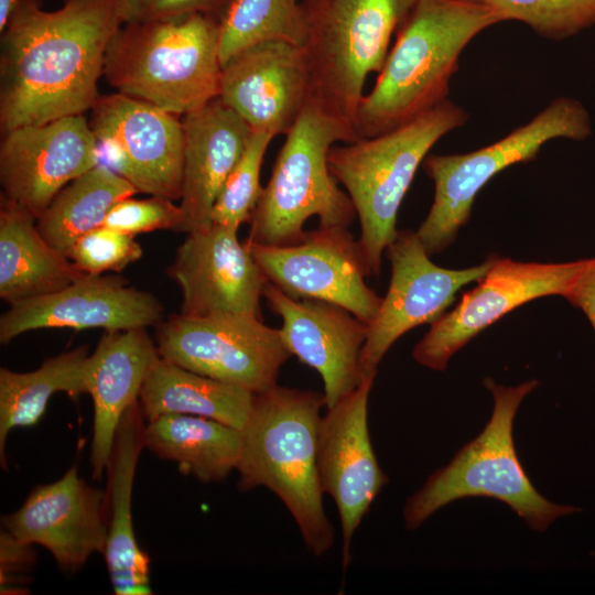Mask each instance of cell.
Returning a JSON list of instances; mask_svg holds the SVG:
<instances>
[{
  "label": "cell",
  "instance_id": "cell-36",
  "mask_svg": "<svg viewBox=\"0 0 595 595\" xmlns=\"http://www.w3.org/2000/svg\"><path fill=\"white\" fill-rule=\"evenodd\" d=\"M36 564L34 544L0 531V591L1 594H25L30 573Z\"/></svg>",
  "mask_w": 595,
  "mask_h": 595
},
{
  "label": "cell",
  "instance_id": "cell-11",
  "mask_svg": "<svg viewBox=\"0 0 595 595\" xmlns=\"http://www.w3.org/2000/svg\"><path fill=\"white\" fill-rule=\"evenodd\" d=\"M90 110L99 163L140 193L181 199L184 129L180 116L118 91L99 95Z\"/></svg>",
  "mask_w": 595,
  "mask_h": 595
},
{
  "label": "cell",
  "instance_id": "cell-12",
  "mask_svg": "<svg viewBox=\"0 0 595 595\" xmlns=\"http://www.w3.org/2000/svg\"><path fill=\"white\" fill-rule=\"evenodd\" d=\"M246 245L268 281L288 296L342 306L367 325L376 317L382 298L366 283L369 268L348 228L318 226L290 246Z\"/></svg>",
  "mask_w": 595,
  "mask_h": 595
},
{
  "label": "cell",
  "instance_id": "cell-3",
  "mask_svg": "<svg viewBox=\"0 0 595 595\" xmlns=\"http://www.w3.org/2000/svg\"><path fill=\"white\" fill-rule=\"evenodd\" d=\"M323 393L278 383L255 394L241 431L236 469L238 489L267 487L292 515L305 547L316 556L334 545L335 533L323 505L317 436Z\"/></svg>",
  "mask_w": 595,
  "mask_h": 595
},
{
  "label": "cell",
  "instance_id": "cell-26",
  "mask_svg": "<svg viewBox=\"0 0 595 595\" xmlns=\"http://www.w3.org/2000/svg\"><path fill=\"white\" fill-rule=\"evenodd\" d=\"M255 393L183 368L159 357L143 382L139 404L145 422L164 414L213 419L241 430Z\"/></svg>",
  "mask_w": 595,
  "mask_h": 595
},
{
  "label": "cell",
  "instance_id": "cell-35",
  "mask_svg": "<svg viewBox=\"0 0 595 595\" xmlns=\"http://www.w3.org/2000/svg\"><path fill=\"white\" fill-rule=\"evenodd\" d=\"M126 23L176 19L194 13L224 15L232 0H121Z\"/></svg>",
  "mask_w": 595,
  "mask_h": 595
},
{
  "label": "cell",
  "instance_id": "cell-7",
  "mask_svg": "<svg viewBox=\"0 0 595 595\" xmlns=\"http://www.w3.org/2000/svg\"><path fill=\"white\" fill-rule=\"evenodd\" d=\"M278 153L249 219L247 244L282 247L300 242L313 216L321 227L349 228L356 210L338 187L327 161L337 142L359 140L355 130L321 111L310 101Z\"/></svg>",
  "mask_w": 595,
  "mask_h": 595
},
{
  "label": "cell",
  "instance_id": "cell-33",
  "mask_svg": "<svg viewBox=\"0 0 595 595\" xmlns=\"http://www.w3.org/2000/svg\"><path fill=\"white\" fill-rule=\"evenodd\" d=\"M143 255L142 247L133 236L100 226L73 245L68 258L86 274L121 272Z\"/></svg>",
  "mask_w": 595,
  "mask_h": 595
},
{
  "label": "cell",
  "instance_id": "cell-1",
  "mask_svg": "<svg viewBox=\"0 0 595 595\" xmlns=\"http://www.w3.org/2000/svg\"><path fill=\"white\" fill-rule=\"evenodd\" d=\"M126 23L121 0H17L1 31L0 129L90 110L108 45Z\"/></svg>",
  "mask_w": 595,
  "mask_h": 595
},
{
  "label": "cell",
  "instance_id": "cell-18",
  "mask_svg": "<svg viewBox=\"0 0 595 595\" xmlns=\"http://www.w3.org/2000/svg\"><path fill=\"white\" fill-rule=\"evenodd\" d=\"M2 528L51 552L58 567L75 573L94 553H105L108 538L106 491L79 477L72 466L58 480L36 486Z\"/></svg>",
  "mask_w": 595,
  "mask_h": 595
},
{
  "label": "cell",
  "instance_id": "cell-19",
  "mask_svg": "<svg viewBox=\"0 0 595 595\" xmlns=\"http://www.w3.org/2000/svg\"><path fill=\"white\" fill-rule=\"evenodd\" d=\"M163 320L164 306L153 294L119 275L85 274L60 291L10 304L0 317V342L42 328L122 331Z\"/></svg>",
  "mask_w": 595,
  "mask_h": 595
},
{
  "label": "cell",
  "instance_id": "cell-6",
  "mask_svg": "<svg viewBox=\"0 0 595 595\" xmlns=\"http://www.w3.org/2000/svg\"><path fill=\"white\" fill-rule=\"evenodd\" d=\"M494 409L485 429L465 444L444 467L435 470L403 508L404 526L418 529L435 511L465 497H489L507 504L534 531H544L562 516L581 511L554 504L533 487L517 456L512 426L517 410L539 385L536 379L518 386L484 379Z\"/></svg>",
  "mask_w": 595,
  "mask_h": 595
},
{
  "label": "cell",
  "instance_id": "cell-20",
  "mask_svg": "<svg viewBox=\"0 0 595 595\" xmlns=\"http://www.w3.org/2000/svg\"><path fill=\"white\" fill-rule=\"evenodd\" d=\"M219 98L252 131L288 134L310 101V71L302 46L269 41L223 65Z\"/></svg>",
  "mask_w": 595,
  "mask_h": 595
},
{
  "label": "cell",
  "instance_id": "cell-9",
  "mask_svg": "<svg viewBox=\"0 0 595 595\" xmlns=\"http://www.w3.org/2000/svg\"><path fill=\"white\" fill-rule=\"evenodd\" d=\"M592 134L585 107L575 99L552 100L528 123L500 140L463 154H430L423 161L434 182V201L415 231L429 256L445 250L470 217L479 191L499 172L537 158L548 141L584 140Z\"/></svg>",
  "mask_w": 595,
  "mask_h": 595
},
{
  "label": "cell",
  "instance_id": "cell-34",
  "mask_svg": "<svg viewBox=\"0 0 595 595\" xmlns=\"http://www.w3.org/2000/svg\"><path fill=\"white\" fill-rule=\"evenodd\" d=\"M101 226L133 237L155 230L183 231L184 213L181 205L166 197L136 199L131 196L113 205Z\"/></svg>",
  "mask_w": 595,
  "mask_h": 595
},
{
  "label": "cell",
  "instance_id": "cell-37",
  "mask_svg": "<svg viewBox=\"0 0 595 595\" xmlns=\"http://www.w3.org/2000/svg\"><path fill=\"white\" fill-rule=\"evenodd\" d=\"M565 299L584 312L595 332V258L587 259Z\"/></svg>",
  "mask_w": 595,
  "mask_h": 595
},
{
  "label": "cell",
  "instance_id": "cell-16",
  "mask_svg": "<svg viewBox=\"0 0 595 595\" xmlns=\"http://www.w3.org/2000/svg\"><path fill=\"white\" fill-rule=\"evenodd\" d=\"M375 378L358 387L322 416L317 436V468L323 491L335 501L342 526V563L350 562L351 539L371 504L388 484L368 430V399Z\"/></svg>",
  "mask_w": 595,
  "mask_h": 595
},
{
  "label": "cell",
  "instance_id": "cell-32",
  "mask_svg": "<svg viewBox=\"0 0 595 595\" xmlns=\"http://www.w3.org/2000/svg\"><path fill=\"white\" fill-rule=\"evenodd\" d=\"M274 137L264 131H252L247 147L229 174L212 212V220L234 229L249 221L262 187L260 171L266 151Z\"/></svg>",
  "mask_w": 595,
  "mask_h": 595
},
{
  "label": "cell",
  "instance_id": "cell-27",
  "mask_svg": "<svg viewBox=\"0 0 595 595\" xmlns=\"http://www.w3.org/2000/svg\"><path fill=\"white\" fill-rule=\"evenodd\" d=\"M144 447L202 483L220 482L237 467L241 431L204 416L164 414L145 423Z\"/></svg>",
  "mask_w": 595,
  "mask_h": 595
},
{
  "label": "cell",
  "instance_id": "cell-5",
  "mask_svg": "<svg viewBox=\"0 0 595 595\" xmlns=\"http://www.w3.org/2000/svg\"><path fill=\"white\" fill-rule=\"evenodd\" d=\"M467 120V111L446 99L389 132L329 149V170L359 219L370 275H379L382 253L398 235V212L418 167L440 139Z\"/></svg>",
  "mask_w": 595,
  "mask_h": 595
},
{
  "label": "cell",
  "instance_id": "cell-15",
  "mask_svg": "<svg viewBox=\"0 0 595 595\" xmlns=\"http://www.w3.org/2000/svg\"><path fill=\"white\" fill-rule=\"evenodd\" d=\"M166 272L180 286L183 315L262 318L260 300L268 279L237 229L213 221L188 232Z\"/></svg>",
  "mask_w": 595,
  "mask_h": 595
},
{
  "label": "cell",
  "instance_id": "cell-38",
  "mask_svg": "<svg viewBox=\"0 0 595 595\" xmlns=\"http://www.w3.org/2000/svg\"><path fill=\"white\" fill-rule=\"evenodd\" d=\"M15 2L17 0H0V32L3 30Z\"/></svg>",
  "mask_w": 595,
  "mask_h": 595
},
{
  "label": "cell",
  "instance_id": "cell-17",
  "mask_svg": "<svg viewBox=\"0 0 595 595\" xmlns=\"http://www.w3.org/2000/svg\"><path fill=\"white\" fill-rule=\"evenodd\" d=\"M2 136L1 195L36 219L64 186L99 163L97 139L83 115L19 127Z\"/></svg>",
  "mask_w": 595,
  "mask_h": 595
},
{
  "label": "cell",
  "instance_id": "cell-24",
  "mask_svg": "<svg viewBox=\"0 0 595 595\" xmlns=\"http://www.w3.org/2000/svg\"><path fill=\"white\" fill-rule=\"evenodd\" d=\"M144 429L145 420L138 401L120 420L106 469L108 538L104 555L117 595L152 594L149 556L137 542L131 515L133 480L144 447Z\"/></svg>",
  "mask_w": 595,
  "mask_h": 595
},
{
  "label": "cell",
  "instance_id": "cell-29",
  "mask_svg": "<svg viewBox=\"0 0 595 595\" xmlns=\"http://www.w3.org/2000/svg\"><path fill=\"white\" fill-rule=\"evenodd\" d=\"M139 193L125 177L105 164L96 166L64 186L37 217L45 240L68 257L75 241L100 227L113 205Z\"/></svg>",
  "mask_w": 595,
  "mask_h": 595
},
{
  "label": "cell",
  "instance_id": "cell-13",
  "mask_svg": "<svg viewBox=\"0 0 595 595\" xmlns=\"http://www.w3.org/2000/svg\"><path fill=\"white\" fill-rule=\"evenodd\" d=\"M586 262H521L496 257L478 284L431 324L413 349L414 360L433 370H445L457 350L512 310L547 295L565 298Z\"/></svg>",
  "mask_w": 595,
  "mask_h": 595
},
{
  "label": "cell",
  "instance_id": "cell-4",
  "mask_svg": "<svg viewBox=\"0 0 595 595\" xmlns=\"http://www.w3.org/2000/svg\"><path fill=\"white\" fill-rule=\"evenodd\" d=\"M220 19L194 13L125 23L110 41L104 76L118 93L177 116L219 97Z\"/></svg>",
  "mask_w": 595,
  "mask_h": 595
},
{
  "label": "cell",
  "instance_id": "cell-25",
  "mask_svg": "<svg viewBox=\"0 0 595 595\" xmlns=\"http://www.w3.org/2000/svg\"><path fill=\"white\" fill-rule=\"evenodd\" d=\"M86 273L41 235L36 217L1 195L0 298L9 304L64 289Z\"/></svg>",
  "mask_w": 595,
  "mask_h": 595
},
{
  "label": "cell",
  "instance_id": "cell-14",
  "mask_svg": "<svg viewBox=\"0 0 595 595\" xmlns=\"http://www.w3.org/2000/svg\"><path fill=\"white\" fill-rule=\"evenodd\" d=\"M391 278L379 311L368 325L359 371L361 380L376 378L377 368L391 345L410 329L432 324L455 301L466 284L479 281L496 256L462 270L434 264L415 231L399 230L387 247Z\"/></svg>",
  "mask_w": 595,
  "mask_h": 595
},
{
  "label": "cell",
  "instance_id": "cell-22",
  "mask_svg": "<svg viewBox=\"0 0 595 595\" xmlns=\"http://www.w3.org/2000/svg\"><path fill=\"white\" fill-rule=\"evenodd\" d=\"M184 167L181 207L183 231L209 226L215 202L240 160L251 128L218 97L182 117Z\"/></svg>",
  "mask_w": 595,
  "mask_h": 595
},
{
  "label": "cell",
  "instance_id": "cell-30",
  "mask_svg": "<svg viewBox=\"0 0 595 595\" xmlns=\"http://www.w3.org/2000/svg\"><path fill=\"white\" fill-rule=\"evenodd\" d=\"M306 25L299 0H232L219 21L221 65L259 43L284 41L304 46Z\"/></svg>",
  "mask_w": 595,
  "mask_h": 595
},
{
  "label": "cell",
  "instance_id": "cell-8",
  "mask_svg": "<svg viewBox=\"0 0 595 595\" xmlns=\"http://www.w3.org/2000/svg\"><path fill=\"white\" fill-rule=\"evenodd\" d=\"M310 102L350 129L371 73L415 0H301ZM356 132V130H355Z\"/></svg>",
  "mask_w": 595,
  "mask_h": 595
},
{
  "label": "cell",
  "instance_id": "cell-2",
  "mask_svg": "<svg viewBox=\"0 0 595 595\" xmlns=\"http://www.w3.org/2000/svg\"><path fill=\"white\" fill-rule=\"evenodd\" d=\"M500 22V15L479 0H415L372 89L359 104L358 138L389 132L448 99L464 48Z\"/></svg>",
  "mask_w": 595,
  "mask_h": 595
},
{
  "label": "cell",
  "instance_id": "cell-31",
  "mask_svg": "<svg viewBox=\"0 0 595 595\" xmlns=\"http://www.w3.org/2000/svg\"><path fill=\"white\" fill-rule=\"evenodd\" d=\"M505 21H519L548 40H565L595 24V0H479Z\"/></svg>",
  "mask_w": 595,
  "mask_h": 595
},
{
  "label": "cell",
  "instance_id": "cell-28",
  "mask_svg": "<svg viewBox=\"0 0 595 595\" xmlns=\"http://www.w3.org/2000/svg\"><path fill=\"white\" fill-rule=\"evenodd\" d=\"M88 347L64 351L37 369L15 372L0 369V462L6 463V443L12 429L32 426L43 416L57 392L76 399L87 393Z\"/></svg>",
  "mask_w": 595,
  "mask_h": 595
},
{
  "label": "cell",
  "instance_id": "cell-21",
  "mask_svg": "<svg viewBox=\"0 0 595 595\" xmlns=\"http://www.w3.org/2000/svg\"><path fill=\"white\" fill-rule=\"evenodd\" d=\"M263 298L282 318L280 328L290 353L316 370L329 409L361 382L360 353L368 325L346 309L313 299H293L266 284Z\"/></svg>",
  "mask_w": 595,
  "mask_h": 595
},
{
  "label": "cell",
  "instance_id": "cell-10",
  "mask_svg": "<svg viewBox=\"0 0 595 595\" xmlns=\"http://www.w3.org/2000/svg\"><path fill=\"white\" fill-rule=\"evenodd\" d=\"M155 344L161 357L255 394L277 385L292 356L280 328L237 314L170 315L156 325Z\"/></svg>",
  "mask_w": 595,
  "mask_h": 595
},
{
  "label": "cell",
  "instance_id": "cell-23",
  "mask_svg": "<svg viewBox=\"0 0 595 595\" xmlns=\"http://www.w3.org/2000/svg\"><path fill=\"white\" fill-rule=\"evenodd\" d=\"M160 357L145 328L106 331L88 359L87 393L94 404L91 473L101 478L123 413L139 401L145 377Z\"/></svg>",
  "mask_w": 595,
  "mask_h": 595
}]
</instances>
